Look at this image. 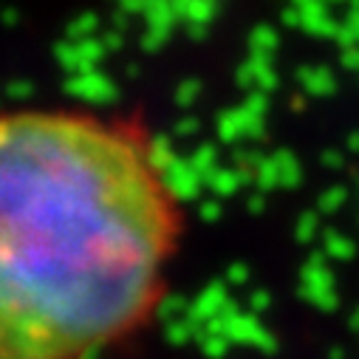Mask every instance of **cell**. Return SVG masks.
Returning <instances> with one entry per match:
<instances>
[{
    "instance_id": "obj_1",
    "label": "cell",
    "mask_w": 359,
    "mask_h": 359,
    "mask_svg": "<svg viewBox=\"0 0 359 359\" xmlns=\"http://www.w3.org/2000/svg\"><path fill=\"white\" fill-rule=\"evenodd\" d=\"M182 212L147 136L76 111L0 125V359H91L158 309Z\"/></svg>"
}]
</instances>
